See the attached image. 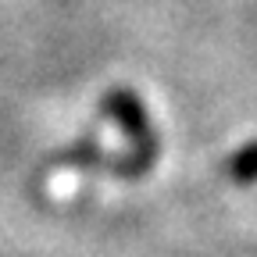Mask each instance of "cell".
Returning <instances> with one entry per match:
<instances>
[{"mask_svg":"<svg viewBox=\"0 0 257 257\" xmlns=\"http://www.w3.org/2000/svg\"><path fill=\"white\" fill-rule=\"evenodd\" d=\"M225 172H229L232 182L246 186V182H257V140L239 147L232 157H229V165H225Z\"/></svg>","mask_w":257,"mask_h":257,"instance_id":"obj_2","label":"cell"},{"mask_svg":"<svg viewBox=\"0 0 257 257\" xmlns=\"http://www.w3.org/2000/svg\"><path fill=\"white\" fill-rule=\"evenodd\" d=\"M100 104L114 118V125L128 136V143H133V157L114 161L118 175H128V179L147 175V168L154 165V157H157V133L150 128V118H147L143 100H140L133 89H111Z\"/></svg>","mask_w":257,"mask_h":257,"instance_id":"obj_1","label":"cell"}]
</instances>
